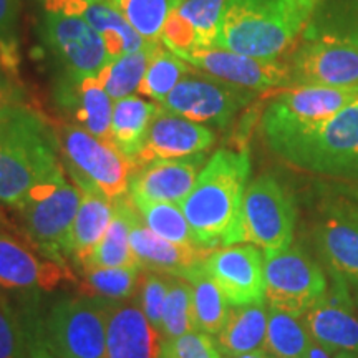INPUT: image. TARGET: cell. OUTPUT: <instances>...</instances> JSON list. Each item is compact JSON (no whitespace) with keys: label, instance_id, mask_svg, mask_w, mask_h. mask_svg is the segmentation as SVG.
I'll list each match as a JSON object with an SVG mask.
<instances>
[{"label":"cell","instance_id":"8992f818","mask_svg":"<svg viewBox=\"0 0 358 358\" xmlns=\"http://www.w3.org/2000/svg\"><path fill=\"white\" fill-rule=\"evenodd\" d=\"M80 201V189L71 185L62 171L32 189L25 203L17 209L24 219L25 234L30 244L45 259L66 264V241L78 213Z\"/></svg>","mask_w":358,"mask_h":358},{"label":"cell","instance_id":"ac0fdd59","mask_svg":"<svg viewBox=\"0 0 358 358\" xmlns=\"http://www.w3.org/2000/svg\"><path fill=\"white\" fill-rule=\"evenodd\" d=\"M64 280L75 282L66 264L40 259L19 239L0 231V289L48 292Z\"/></svg>","mask_w":358,"mask_h":358},{"label":"cell","instance_id":"ee69618b","mask_svg":"<svg viewBox=\"0 0 358 358\" xmlns=\"http://www.w3.org/2000/svg\"><path fill=\"white\" fill-rule=\"evenodd\" d=\"M307 358H342L340 357V352L329 350V348L319 345V343L313 342L310 350H308Z\"/></svg>","mask_w":358,"mask_h":358},{"label":"cell","instance_id":"4316f807","mask_svg":"<svg viewBox=\"0 0 358 358\" xmlns=\"http://www.w3.org/2000/svg\"><path fill=\"white\" fill-rule=\"evenodd\" d=\"M134 213L136 209H134L129 196L113 201V217H111L108 229L100 243L96 244V248L93 249V252L90 254V257L82 264L141 271L140 262L134 256L131 243H129Z\"/></svg>","mask_w":358,"mask_h":358},{"label":"cell","instance_id":"d590c367","mask_svg":"<svg viewBox=\"0 0 358 358\" xmlns=\"http://www.w3.org/2000/svg\"><path fill=\"white\" fill-rule=\"evenodd\" d=\"M185 0H116L129 25L146 42H161L164 25Z\"/></svg>","mask_w":358,"mask_h":358},{"label":"cell","instance_id":"f35d334b","mask_svg":"<svg viewBox=\"0 0 358 358\" xmlns=\"http://www.w3.org/2000/svg\"><path fill=\"white\" fill-rule=\"evenodd\" d=\"M159 358H222L213 335L198 332L161 340Z\"/></svg>","mask_w":358,"mask_h":358},{"label":"cell","instance_id":"f6af8a7d","mask_svg":"<svg viewBox=\"0 0 358 358\" xmlns=\"http://www.w3.org/2000/svg\"><path fill=\"white\" fill-rule=\"evenodd\" d=\"M320 0H294V3L297 6L299 12L306 17L307 22H310L313 12H315L317 6H319Z\"/></svg>","mask_w":358,"mask_h":358},{"label":"cell","instance_id":"74e56055","mask_svg":"<svg viewBox=\"0 0 358 358\" xmlns=\"http://www.w3.org/2000/svg\"><path fill=\"white\" fill-rule=\"evenodd\" d=\"M194 330L189 282L182 277L171 275L161 317V340L181 337Z\"/></svg>","mask_w":358,"mask_h":358},{"label":"cell","instance_id":"8d00e7d4","mask_svg":"<svg viewBox=\"0 0 358 358\" xmlns=\"http://www.w3.org/2000/svg\"><path fill=\"white\" fill-rule=\"evenodd\" d=\"M226 0H185L174 13L196 38V48L216 47Z\"/></svg>","mask_w":358,"mask_h":358},{"label":"cell","instance_id":"7bdbcfd3","mask_svg":"<svg viewBox=\"0 0 358 358\" xmlns=\"http://www.w3.org/2000/svg\"><path fill=\"white\" fill-rule=\"evenodd\" d=\"M22 106L20 103L15 101V98L12 96V92L6 85L0 82V131L7 127L8 122L15 116Z\"/></svg>","mask_w":358,"mask_h":358},{"label":"cell","instance_id":"836d02e7","mask_svg":"<svg viewBox=\"0 0 358 358\" xmlns=\"http://www.w3.org/2000/svg\"><path fill=\"white\" fill-rule=\"evenodd\" d=\"M313 340L301 317L268 307L264 350L274 358H307Z\"/></svg>","mask_w":358,"mask_h":358},{"label":"cell","instance_id":"ffe728a7","mask_svg":"<svg viewBox=\"0 0 358 358\" xmlns=\"http://www.w3.org/2000/svg\"><path fill=\"white\" fill-rule=\"evenodd\" d=\"M358 101V88L301 85L289 87L267 106L262 120L284 123H319Z\"/></svg>","mask_w":358,"mask_h":358},{"label":"cell","instance_id":"484cf974","mask_svg":"<svg viewBox=\"0 0 358 358\" xmlns=\"http://www.w3.org/2000/svg\"><path fill=\"white\" fill-rule=\"evenodd\" d=\"M268 307L266 303L231 306L221 332L216 335L219 350L224 357L262 350L267 335Z\"/></svg>","mask_w":358,"mask_h":358},{"label":"cell","instance_id":"c3c4849f","mask_svg":"<svg viewBox=\"0 0 358 358\" xmlns=\"http://www.w3.org/2000/svg\"><path fill=\"white\" fill-rule=\"evenodd\" d=\"M8 226H10V224H8L7 217L3 216V213H2V211H0V231H2V229H7Z\"/></svg>","mask_w":358,"mask_h":358},{"label":"cell","instance_id":"681fc988","mask_svg":"<svg viewBox=\"0 0 358 358\" xmlns=\"http://www.w3.org/2000/svg\"><path fill=\"white\" fill-rule=\"evenodd\" d=\"M342 358H358V352H340Z\"/></svg>","mask_w":358,"mask_h":358},{"label":"cell","instance_id":"2e32d148","mask_svg":"<svg viewBox=\"0 0 358 358\" xmlns=\"http://www.w3.org/2000/svg\"><path fill=\"white\" fill-rule=\"evenodd\" d=\"M214 143L216 134L208 127L161 108L148 128L136 163L141 168L158 159L187 158L204 153Z\"/></svg>","mask_w":358,"mask_h":358},{"label":"cell","instance_id":"7a4b0ae2","mask_svg":"<svg viewBox=\"0 0 358 358\" xmlns=\"http://www.w3.org/2000/svg\"><path fill=\"white\" fill-rule=\"evenodd\" d=\"M268 148L294 168L358 185V101L319 123L262 120Z\"/></svg>","mask_w":358,"mask_h":358},{"label":"cell","instance_id":"603a6c76","mask_svg":"<svg viewBox=\"0 0 358 358\" xmlns=\"http://www.w3.org/2000/svg\"><path fill=\"white\" fill-rule=\"evenodd\" d=\"M57 98L58 105L75 120L77 127L111 145L113 100L106 93L100 78H77L65 73L57 88Z\"/></svg>","mask_w":358,"mask_h":358},{"label":"cell","instance_id":"52a82bcc","mask_svg":"<svg viewBox=\"0 0 358 358\" xmlns=\"http://www.w3.org/2000/svg\"><path fill=\"white\" fill-rule=\"evenodd\" d=\"M55 133L71 178L85 179L111 201L129 194V182L140 169L136 161L77 124H62Z\"/></svg>","mask_w":358,"mask_h":358},{"label":"cell","instance_id":"7402d4cb","mask_svg":"<svg viewBox=\"0 0 358 358\" xmlns=\"http://www.w3.org/2000/svg\"><path fill=\"white\" fill-rule=\"evenodd\" d=\"M161 335L140 306L127 301H108V358H159Z\"/></svg>","mask_w":358,"mask_h":358},{"label":"cell","instance_id":"ba28073f","mask_svg":"<svg viewBox=\"0 0 358 358\" xmlns=\"http://www.w3.org/2000/svg\"><path fill=\"white\" fill-rule=\"evenodd\" d=\"M315 244L335 274L358 280V185L343 182L322 196Z\"/></svg>","mask_w":358,"mask_h":358},{"label":"cell","instance_id":"44dd1931","mask_svg":"<svg viewBox=\"0 0 358 358\" xmlns=\"http://www.w3.org/2000/svg\"><path fill=\"white\" fill-rule=\"evenodd\" d=\"M47 12H60L80 17L88 22L105 40L110 62L124 53L140 50L146 40L129 25L118 6L113 2H90V0H43Z\"/></svg>","mask_w":358,"mask_h":358},{"label":"cell","instance_id":"83f0119b","mask_svg":"<svg viewBox=\"0 0 358 358\" xmlns=\"http://www.w3.org/2000/svg\"><path fill=\"white\" fill-rule=\"evenodd\" d=\"M159 110L161 106L156 101H146L134 95L115 101L110 127L111 145L136 161L148 128Z\"/></svg>","mask_w":358,"mask_h":358},{"label":"cell","instance_id":"e575fe53","mask_svg":"<svg viewBox=\"0 0 358 358\" xmlns=\"http://www.w3.org/2000/svg\"><path fill=\"white\" fill-rule=\"evenodd\" d=\"M191 71L192 66L189 64H186L176 53L168 50L161 42L151 57L145 78H143L138 92H141V95L151 98L159 105Z\"/></svg>","mask_w":358,"mask_h":358},{"label":"cell","instance_id":"d6a6232c","mask_svg":"<svg viewBox=\"0 0 358 358\" xmlns=\"http://www.w3.org/2000/svg\"><path fill=\"white\" fill-rule=\"evenodd\" d=\"M161 42H146L140 50L124 53L123 57L111 60L98 75L106 93L113 101L134 95L140 90L151 57Z\"/></svg>","mask_w":358,"mask_h":358},{"label":"cell","instance_id":"5b68a950","mask_svg":"<svg viewBox=\"0 0 358 358\" xmlns=\"http://www.w3.org/2000/svg\"><path fill=\"white\" fill-rule=\"evenodd\" d=\"M108 301L96 297L57 302L42 329V345L50 358H108Z\"/></svg>","mask_w":358,"mask_h":358},{"label":"cell","instance_id":"f546056e","mask_svg":"<svg viewBox=\"0 0 358 358\" xmlns=\"http://www.w3.org/2000/svg\"><path fill=\"white\" fill-rule=\"evenodd\" d=\"M327 37L358 47V0H320L303 38Z\"/></svg>","mask_w":358,"mask_h":358},{"label":"cell","instance_id":"277c9868","mask_svg":"<svg viewBox=\"0 0 358 358\" xmlns=\"http://www.w3.org/2000/svg\"><path fill=\"white\" fill-rule=\"evenodd\" d=\"M307 25L294 0H226L216 47L277 60Z\"/></svg>","mask_w":358,"mask_h":358},{"label":"cell","instance_id":"d6986e66","mask_svg":"<svg viewBox=\"0 0 358 358\" xmlns=\"http://www.w3.org/2000/svg\"><path fill=\"white\" fill-rule=\"evenodd\" d=\"M206 163V155L199 153L187 158L158 159L143 164L133 174L129 196L181 206L194 187Z\"/></svg>","mask_w":358,"mask_h":358},{"label":"cell","instance_id":"e0dca14e","mask_svg":"<svg viewBox=\"0 0 358 358\" xmlns=\"http://www.w3.org/2000/svg\"><path fill=\"white\" fill-rule=\"evenodd\" d=\"M303 324L319 345L335 352H358V313L342 275L335 287L327 290L322 301L306 313Z\"/></svg>","mask_w":358,"mask_h":358},{"label":"cell","instance_id":"4dcf8cb0","mask_svg":"<svg viewBox=\"0 0 358 358\" xmlns=\"http://www.w3.org/2000/svg\"><path fill=\"white\" fill-rule=\"evenodd\" d=\"M131 203L140 214L141 221L150 227L155 234H158L169 243L179 245L182 249L198 250L196 237L192 234L189 222L182 213L181 206L171 203H158V201H148L143 198L129 196Z\"/></svg>","mask_w":358,"mask_h":358},{"label":"cell","instance_id":"9c48e42d","mask_svg":"<svg viewBox=\"0 0 358 358\" xmlns=\"http://www.w3.org/2000/svg\"><path fill=\"white\" fill-rule=\"evenodd\" d=\"M264 259L268 307L302 317L329 290L322 267L301 248L290 245L279 252L264 254Z\"/></svg>","mask_w":358,"mask_h":358},{"label":"cell","instance_id":"ab89813d","mask_svg":"<svg viewBox=\"0 0 358 358\" xmlns=\"http://www.w3.org/2000/svg\"><path fill=\"white\" fill-rule=\"evenodd\" d=\"M169 279H171V275L145 272L140 277V284H138V290L134 294L138 306L158 332L161 330V317H163L164 301H166L169 289Z\"/></svg>","mask_w":358,"mask_h":358},{"label":"cell","instance_id":"b9f144b4","mask_svg":"<svg viewBox=\"0 0 358 358\" xmlns=\"http://www.w3.org/2000/svg\"><path fill=\"white\" fill-rule=\"evenodd\" d=\"M19 345V317H17L6 295L0 294V358H17Z\"/></svg>","mask_w":358,"mask_h":358},{"label":"cell","instance_id":"8fae6325","mask_svg":"<svg viewBox=\"0 0 358 358\" xmlns=\"http://www.w3.org/2000/svg\"><path fill=\"white\" fill-rule=\"evenodd\" d=\"M256 95L257 92L252 90L222 82L194 70V73H187L176 85L159 106L191 122L226 128Z\"/></svg>","mask_w":358,"mask_h":358},{"label":"cell","instance_id":"bcb514c9","mask_svg":"<svg viewBox=\"0 0 358 358\" xmlns=\"http://www.w3.org/2000/svg\"><path fill=\"white\" fill-rule=\"evenodd\" d=\"M347 285H348V292H350L353 307H355V310L358 313V280H347Z\"/></svg>","mask_w":358,"mask_h":358},{"label":"cell","instance_id":"1f68e13d","mask_svg":"<svg viewBox=\"0 0 358 358\" xmlns=\"http://www.w3.org/2000/svg\"><path fill=\"white\" fill-rule=\"evenodd\" d=\"M78 289L83 297H96L103 301H128L138 290L140 272L138 268L101 267L93 264H80Z\"/></svg>","mask_w":358,"mask_h":358},{"label":"cell","instance_id":"30bf717a","mask_svg":"<svg viewBox=\"0 0 358 358\" xmlns=\"http://www.w3.org/2000/svg\"><path fill=\"white\" fill-rule=\"evenodd\" d=\"M297 226V208L287 189L271 174H262L248 186L244 198L245 241L264 254L289 249Z\"/></svg>","mask_w":358,"mask_h":358},{"label":"cell","instance_id":"3957f363","mask_svg":"<svg viewBox=\"0 0 358 358\" xmlns=\"http://www.w3.org/2000/svg\"><path fill=\"white\" fill-rule=\"evenodd\" d=\"M57 133L22 106L0 131V203L19 209L38 185L64 171Z\"/></svg>","mask_w":358,"mask_h":358},{"label":"cell","instance_id":"5bb4252c","mask_svg":"<svg viewBox=\"0 0 358 358\" xmlns=\"http://www.w3.org/2000/svg\"><path fill=\"white\" fill-rule=\"evenodd\" d=\"M289 69L290 87L358 88V47L327 37L306 38Z\"/></svg>","mask_w":358,"mask_h":358},{"label":"cell","instance_id":"9a60e30c","mask_svg":"<svg viewBox=\"0 0 358 358\" xmlns=\"http://www.w3.org/2000/svg\"><path fill=\"white\" fill-rule=\"evenodd\" d=\"M261 249L236 244L214 249L201 266L221 290L229 306H249L266 301V274Z\"/></svg>","mask_w":358,"mask_h":358},{"label":"cell","instance_id":"d4e9b609","mask_svg":"<svg viewBox=\"0 0 358 358\" xmlns=\"http://www.w3.org/2000/svg\"><path fill=\"white\" fill-rule=\"evenodd\" d=\"M129 243H131L134 256L140 262L141 271L174 277H185L192 267L203 262L204 257L211 252L208 249H182L163 239L141 221L138 211L133 217Z\"/></svg>","mask_w":358,"mask_h":358},{"label":"cell","instance_id":"6da1fadb","mask_svg":"<svg viewBox=\"0 0 358 358\" xmlns=\"http://www.w3.org/2000/svg\"><path fill=\"white\" fill-rule=\"evenodd\" d=\"M250 174L248 151L217 150L201 169L181 204L199 248L214 250L245 243L244 198Z\"/></svg>","mask_w":358,"mask_h":358},{"label":"cell","instance_id":"cb8c5ba5","mask_svg":"<svg viewBox=\"0 0 358 358\" xmlns=\"http://www.w3.org/2000/svg\"><path fill=\"white\" fill-rule=\"evenodd\" d=\"M71 179L80 189L82 201H80L75 221L71 224L65 257L71 259L78 266L87 261L108 229L111 217H113V201L106 198L100 189H96L85 179Z\"/></svg>","mask_w":358,"mask_h":358},{"label":"cell","instance_id":"f907efd6","mask_svg":"<svg viewBox=\"0 0 358 358\" xmlns=\"http://www.w3.org/2000/svg\"><path fill=\"white\" fill-rule=\"evenodd\" d=\"M90 2H116V0H90Z\"/></svg>","mask_w":358,"mask_h":358},{"label":"cell","instance_id":"f1b7e54d","mask_svg":"<svg viewBox=\"0 0 358 358\" xmlns=\"http://www.w3.org/2000/svg\"><path fill=\"white\" fill-rule=\"evenodd\" d=\"M182 279H186L191 285L194 329L208 335H217L229 313V302L226 301L211 277L206 274L201 262L192 267Z\"/></svg>","mask_w":358,"mask_h":358},{"label":"cell","instance_id":"7c38bea8","mask_svg":"<svg viewBox=\"0 0 358 358\" xmlns=\"http://www.w3.org/2000/svg\"><path fill=\"white\" fill-rule=\"evenodd\" d=\"M173 53L194 70L252 92L290 87V69L279 58L266 60L217 47Z\"/></svg>","mask_w":358,"mask_h":358},{"label":"cell","instance_id":"4fadbf2b","mask_svg":"<svg viewBox=\"0 0 358 358\" xmlns=\"http://www.w3.org/2000/svg\"><path fill=\"white\" fill-rule=\"evenodd\" d=\"M43 37L55 53L65 73L71 77H98L110 64L105 40L88 22L60 12H47Z\"/></svg>","mask_w":358,"mask_h":358},{"label":"cell","instance_id":"7dc6e473","mask_svg":"<svg viewBox=\"0 0 358 358\" xmlns=\"http://www.w3.org/2000/svg\"><path fill=\"white\" fill-rule=\"evenodd\" d=\"M224 358H274L271 357L266 350H256V352H249V353H243V355H234V357H224Z\"/></svg>","mask_w":358,"mask_h":358},{"label":"cell","instance_id":"60d3db41","mask_svg":"<svg viewBox=\"0 0 358 358\" xmlns=\"http://www.w3.org/2000/svg\"><path fill=\"white\" fill-rule=\"evenodd\" d=\"M17 20L19 0H0V62L7 69H15L17 60Z\"/></svg>","mask_w":358,"mask_h":358}]
</instances>
